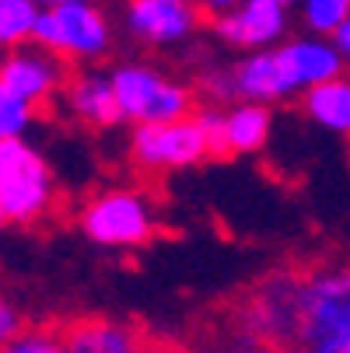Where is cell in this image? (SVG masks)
<instances>
[{
  "label": "cell",
  "instance_id": "obj_24",
  "mask_svg": "<svg viewBox=\"0 0 350 353\" xmlns=\"http://www.w3.org/2000/svg\"><path fill=\"white\" fill-rule=\"evenodd\" d=\"M238 4H242V0H196L200 14H211V18H217V14H228V11H235Z\"/></svg>",
  "mask_w": 350,
  "mask_h": 353
},
{
  "label": "cell",
  "instance_id": "obj_28",
  "mask_svg": "<svg viewBox=\"0 0 350 353\" xmlns=\"http://www.w3.org/2000/svg\"><path fill=\"white\" fill-rule=\"evenodd\" d=\"M67 4H95V0H67Z\"/></svg>",
  "mask_w": 350,
  "mask_h": 353
},
{
  "label": "cell",
  "instance_id": "obj_8",
  "mask_svg": "<svg viewBox=\"0 0 350 353\" xmlns=\"http://www.w3.org/2000/svg\"><path fill=\"white\" fill-rule=\"evenodd\" d=\"M67 70L70 67L39 42H21L0 53V84L14 91L18 98H25L39 112L57 102V94L67 81Z\"/></svg>",
  "mask_w": 350,
  "mask_h": 353
},
{
  "label": "cell",
  "instance_id": "obj_12",
  "mask_svg": "<svg viewBox=\"0 0 350 353\" xmlns=\"http://www.w3.org/2000/svg\"><path fill=\"white\" fill-rule=\"evenodd\" d=\"M57 102L64 105V112L74 123H84L88 130H113L119 126V109H116V94H113V81L106 70L81 67V70H67V81L57 94Z\"/></svg>",
  "mask_w": 350,
  "mask_h": 353
},
{
  "label": "cell",
  "instance_id": "obj_14",
  "mask_svg": "<svg viewBox=\"0 0 350 353\" xmlns=\"http://www.w3.org/2000/svg\"><path fill=\"white\" fill-rule=\"evenodd\" d=\"M280 57L291 70V77L298 81V88H312L319 81H329V77H343L347 70V57L329 42V35H298V39H287V42H277Z\"/></svg>",
  "mask_w": 350,
  "mask_h": 353
},
{
  "label": "cell",
  "instance_id": "obj_20",
  "mask_svg": "<svg viewBox=\"0 0 350 353\" xmlns=\"http://www.w3.org/2000/svg\"><path fill=\"white\" fill-rule=\"evenodd\" d=\"M0 353H67V350L57 329H21L0 346Z\"/></svg>",
  "mask_w": 350,
  "mask_h": 353
},
{
  "label": "cell",
  "instance_id": "obj_7",
  "mask_svg": "<svg viewBox=\"0 0 350 353\" xmlns=\"http://www.w3.org/2000/svg\"><path fill=\"white\" fill-rule=\"evenodd\" d=\"M207 158H211L207 140L193 116H182L172 123H140L130 133V161L147 175L182 172Z\"/></svg>",
  "mask_w": 350,
  "mask_h": 353
},
{
  "label": "cell",
  "instance_id": "obj_4",
  "mask_svg": "<svg viewBox=\"0 0 350 353\" xmlns=\"http://www.w3.org/2000/svg\"><path fill=\"white\" fill-rule=\"evenodd\" d=\"M119 123H172L182 116H193L196 91L175 77H168L162 67L144 60H123L109 70Z\"/></svg>",
  "mask_w": 350,
  "mask_h": 353
},
{
  "label": "cell",
  "instance_id": "obj_27",
  "mask_svg": "<svg viewBox=\"0 0 350 353\" xmlns=\"http://www.w3.org/2000/svg\"><path fill=\"white\" fill-rule=\"evenodd\" d=\"M39 8H49V4H60V0H35Z\"/></svg>",
  "mask_w": 350,
  "mask_h": 353
},
{
  "label": "cell",
  "instance_id": "obj_30",
  "mask_svg": "<svg viewBox=\"0 0 350 353\" xmlns=\"http://www.w3.org/2000/svg\"><path fill=\"white\" fill-rule=\"evenodd\" d=\"M0 4H4V0H0Z\"/></svg>",
  "mask_w": 350,
  "mask_h": 353
},
{
  "label": "cell",
  "instance_id": "obj_23",
  "mask_svg": "<svg viewBox=\"0 0 350 353\" xmlns=\"http://www.w3.org/2000/svg\"><path fill=\"white\" fill-rule=\"evenodd\" d=\"M25 329V322H21V312L11 305V301L0 294V346H4L11 336H18Z\"/></svg>",
  "mask_w": 350,
  "mask_h": 353
},
{
  "label": "cell",
  "instance_id": "obj_2",
  "mask_svg": "<svg viewBox=\"0 0 350 353\" xmlns=\"http://www.w3.org/2000/svg\"><path fill=\"white\" fill-rule=\"evenodd\" d=\"M84 238L109 252H130L158 234V199L140 185H116L95 192L77 214Z\"/></svg>",
  "mask_w": 350,
  "mask_h": 353
},
{
  "label": "cell",
  "instance_id": "obj_26",
  "mask_svg": "<svg viewBox=\"0 0 350 353\" xmlns=\"http://www.w3.org/2000/svg\"><path fill=\"white\" fill-rule=\"evenodd\" d=\"M231 353H294V350H277V346H256V343H242L231 350Z\"/></svg>",
  "mask_w": 350,
  "mask_h": 353
},
{
  "label": "cell",
  "instance_id": "obj_9",
  "mask_svg": "<svg viewBox=\"0 0 350 353\" xmlns=\"http://www.w3.org/2000/svg\"><path fill=\"white\" fill-rule=\"evenodd\" d=\"M294 4L298 0H242L235 11L217 14L211 28L231 49H266L287 39Z\"/></svg>",
  "mask_w": 350,
  "mask_h": 353
},
{
  "label": "cell",
  "instance_id": "obj_15",
  "mask_svg": "<svg viewBox=\"0 0 350 353\" xmlns=\"http://www.w3.org/2000/svg\"><path fill=\"white\" fill-rule=\"evenodd\" d=\"M270 133H273V112L263 102H245V98H235L228 109H221L224 158L260 154V150L270 143Z\"/></svg>",
  "mask_w": 350,
  "mask_h": 353
},
{
  "label": "cell",
  "instance_id": "obj_21",
  "mask_svg": "<svg viewBox=\"0 0 350 353\" xmlns=\"http://www.w3.org/2000/svg\"><path fill=\"white\" fill-rule=\"evenodd\" d=\"M193 119L207 140L211 158H224V140H221V105H207V109H193Z\"/></svg>",
  "mask_w": 350,
  "mask_h": 353
},
{
  "label": "cell",
  "instance_id": "obj_16",
  "mask_svg": "<svg viewBox=\"0 0 350 353\" xmlns=\"http://www.w3.org/2000/svg\"><path fill=\"white\" fill-rule=\"evenodd\" d=\"M302 112L326 133L343 137L350 130V84L347 77H329L319 81L312 88H305L302 94Z\"/></svg>",
  "mask_w": 350,
  "mask_h": 353
},
{
  "label": "cell",
  "instance_id": "obj_10",
  "mask_svg": "<svg viewBox=\"0 0 350 353\" xmlns=\"http://www.w3.org/2000/svg\"><path fill=\"white\" fill-rule=\"evenodd\" d=\"M126 32L147 49H172L196 35L200 8L193 0H126Z\"/></svg>",
  "mask_w": 350,
  "mask_h": 353
},
{
  "label": "cell",
  "instance_id": "obj_17",
  "mask_svg": "<svg viewBox=\"0 0 350 353\" xmlns=\"http://www.w3.org/2000/svg\"><path fill=\"white\" fill-rule=\"evenodd\" d=\"M35 14H39L35 0H4L0 4V53L21 42H32Z\"/></svg>",
  "mask_w": 350,
  "mask_h": 353
},
{
  "label": "cell",
  "instance_id": "obj_22",
  "mask_svg": "<svg viewBox=\"0 0 350 353\" xmlns=\"http://www.w3.org/2000/svg\"><path fill=\"white\" fill-rule=\"evenodd\" d=\"M200 91L204 98H211V105H224V102H235V88H231V70L221 67V70H207L200 77Z\"/></svg>",
  "mask_w": 350,
  "mask_h": 353
},
{
  "label": "cell",
  "instance_id": "obj_29",
  "mask_svg": "<svg viewBox=\"0 0 350 353\" xmlns=\"http://www.w3.org/2000/svg\"><path fill=\"white\" fill-rule=\"evenodd\" d=\"M0 228H4V214H0Z\"/></svg>",
  "mask_w": 350,
  "mask_h": 353
},
{
  "label": "cell",
  "instance_id": "obj_6",
  "mask_svg": "<svg viewBox=\"0 0 350 353\" xmlns=\"http://www.w3.org/2000/svg\"><path fill=\"white\" fill-rule=\"evenodd\" d=\"M57 203L53 168L28 140H11V150L0 165V214L4 224H39Z\"/></svg>",
  "mask_w": 350,
  "mask_h": 353
},
{
  "label": "cell",
  "instance_id": "obj_1",
  "mask_svg": "<svg viewBox=\"0 0 350 353\" xmlns=\"http://www.w3.org/2000/svg\"><path fill=\"white\" fill-rule=\"evenodd\" d=\"M294 353H350V276L343 266L302 273Z\"/></svg>",
  "mask_w": 350,
  "mask_h": 353
},
{
  "label": "cell",
  "instance_id": "obj_19",
  "mask_svg": "<svg viewBox=\"0 0 350 353\" xmlns=\"http://www.w3.org/2000/svg\"><path fill=\"white\" fill-rule=\"evenodd\" d=\"M294 8H302V25L312 35H329L340 21L350 14V0H298Z\"/></svg>",
  "mask_w": 350,
  "mask_h": 353
},
{
  "label": "cell",
  "instance_id": "obj_18",
  "mask_svg": "<svg viewBox=\"0 0 350 353\" xmlns=\"http://www.w3.org/2000/svg\"><path fill=\"white\" fill-rule=\"evenodd\" d=\"M35 119H39V109L0 84V140H25Z\"/></svg>",
  "mask_w": 350,
  "mask_h": 353
},
{
  "label": "cell",
  "instance_id": "obj_13",
  "mask_svg": "<svg viewBox=\"0 0 350 353\" xmlns=\"http://www.w3.org/2000/svg\"><path fill=\"white\" fill-rule=\"evenodd\" d=\"M57 332H60L67 353H151V346H147V339L137 325L102 319V315L67 322Z\"/></svg>",
  "mask_w": 350,
  "mask_h": 353
},
{
  "label": "cell",
  "instance_id": "obj_3",
  "mask_svg": "<svg viewBox=\"0 0 350 353\" xmlns=\"http://www.w3.org/2000/svg\"><path fill=\"white\" fill-rule=\"evenodd\" d=\"M302 305V270H273L249 287L235 308V332L242 343L291 350Z\"/></svg>",
  "mask_w": 350,
  "mask_h": 353
},
{
  "label": "cell",
  "instance_id": "obj_5",
  "mask_svg": "<svg viewBox=\"0 0 350 353\" xmlns=\"http://www.w3.org/2000/svg\"><path fill=\"white\" fill-rule=\"evenodd\" d=\"M32 42L57 53L67 67H91L113 53V21L98 4H49L39 8Z\"/></svg>",
  "mask_w": 350,
  "mask_h": 353
},
{
  "label": "cell",
  "instance_id": "obj_11",
  "mask_svg": "<svg viewBox=\"0 0 350 353\" xmlns=\"http://www.w3.org/2000/svg\"><path fill=\"white\" fill-rule=\"evenodd\" d=\"M228 70H231L235 98H245V102L284 105V102H294V98L302 94V88H298V81L291 77L277 46L245 49V57Z\"/></svg>",
  "mask_w": 350,
  "mask_h": 353
},
{
  "label": "cell",
  "instance_id": "obj_25",
  "mask_svg": "<svg viewBox=\"0 0 350 353\" xmlns=\"http://www.w3.org/2000/svg\"><path fill=\"white\" fill-rule=\"evenodd\" d=\"M329 42H333V46L340 49L343 57L350 53V18H347V21H340V25H336V28L329 32Z\"/></svg>",
  "mask_w": 350,
  "mask_h": 353
}]
</instances>
